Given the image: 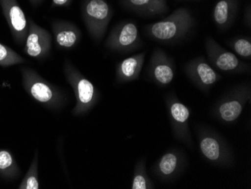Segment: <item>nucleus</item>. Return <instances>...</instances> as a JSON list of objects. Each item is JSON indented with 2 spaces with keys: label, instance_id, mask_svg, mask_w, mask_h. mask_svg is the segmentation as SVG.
Listing matches in <instances>:
<instances>
[{
  "label": "nucleus",
  "instance_id": "obj_1",
  "mask_svg": "<svg viewBox=\"0 0 251 189\" xmlns=\"http://www.w3.org/2000/svg\"><path fill=\"white\" fill-rule=\"evenodd\" d=\"M195 25V21L188 8L180 7L169 17L147 25V36L153 40L173 43L184 39Z\"/></svg>",
  "mask_w": 251,
  "mask_h": 189
},
{
  "label": "nucleus",
  "instance_id": "obj_16",
  "mask_svg": "<svg viewBox=\"0 0 251 189\" xmlns=\"http://www.w3.org/2000/svg\"><path fill=\"white\" fill-rule=\"evenodd\" d=\"M145 55V52H142L120 62L116 66L117 82L121 84L138 80L143 68Z\"/></svg>",
  "mask_w": 251,
  "mask_h": 189
},
{
  "label": "nucleus",
  "instance_id": "obj_3",
  "mask_svg": "<svg viewBox=\"0 0 251 189\" xmlns=\"http://www.w3.org/2000/svg\"><path fill=\"white\" fill-rule=\"evenodd\" d=\"M63 73L75 96L76 104L72 113L75 116L85 115L100 100L98 89L67 59L63 64Z\"/></svg>",
  "mask_w": 251,
  "mask_h": 189
},
{
  "label": "nucleus",
  "instance_id": "obj_9",
  "mask_svg": "<svg viewBox=\"0 0 251 189\" xmlns=\"http://www.w3.org/2000/svg\"><path fill=\"white\" fill-rule=\"evenodd\" d=\"M139 28L132 21H124L113 28L105 41V47L111 52L129 53L142 46Z\"/></svg>",
  "mask_w": 251,
  "mask_h": 189
},
{
  "label": "nucleus",
  "instance_id": "obj_6",
  "mask_svg": "<svg viewBox=\"0 0 251 189\" xmlns=\"http://www.w3.org/2000/svg\"><path fill=\"white\" fill-rule=\"evenodd\" d=\"M81 14L84 25L94 42L103 39L113 16V9L105 0H84Z\"/></svg>",
  "mask_w": 251,
  "mask_h": 189
},
{
  "label": "nucleus",
  "instance_id": "obj_23",
  "mask_svg": "<svg viewBox=\"0 0 251 189\" xmlns=\"http://www.w3.org/2000/svg\"><path fill=\"white\" fill-rule=\"evenodd\" d=\"M228 45L240 57L251 59V39L248 36H238L228 42Z\"/></svg>",
  "mask_w": 251,
  "mask_h": 189
},
{
  "label": "nucleus",
  "instance_id": "obj_15",
  "mask_svg": "<svg viewBox=\"0 0 251 189\" xmlns=\"http://www.w3.org/2000/svg\"><path fill=\"white\" fill-rule=\"evenodd\" d=\"M51 28L55 43L60 49L69 50L73 49L81 40V30L70 21H53Z\"/></svg>",
  "mask_w": 251,
  "mask_h": 189
},
{
  "label": "nucleus",
  "instance_id": "obj_13",
  "mask_svg": "<svg viewBox=\"0 0 251 189\" xmlns=\"http://www.w3.org/2000/svg\"><path fill=\"white\" fill-rule=\"evenodd\" d=\"M148 75L154 84L166 86L176 76L174 60L161 49H155L148 66Z\"/></svg>",
  "mask_w": 251,
  "mask_h": 189
},
{
  "label": "nucleus",
  "instance_id": "obj_2",
  "mask_svg": "<svg viewBox=\"0 0 251 189\" xmlns=\"http://www.w3.org/2000/svg\"><path fill=\"white\" fill-rule=\"evenodd\" d=\"M21 72L23 86L35 101L49 109L59 110L64 107L66 99L61 89L49 82L32 69L23 67Z\"/></svg>",
  "mask_w": 251,
  "mask_h": 189
},
{
  "label": "nucleus",
  "instance_id": "obj_22",
  "mask_svg": "<svg viewBox=\"0 0 251 189\" xmlns=\"http://www.w3.org/2000/svg\"><path fill=\"white\" fill-rule=\"evenodd\" d=\"M18 173V165L12 155L8 151L0 150V174L13 177Z\"/></svg>",
  "mask_w": 251,
  "mask_h": 189
},
{
  "label": "nucleus",
  "instance_id": "obj_5",
  "mask_svg": "<svg viewBox=\"0 0 251 189\" xmlns=\"http://www.w3.org/2000/svg\"><path fill=\"white\" fill-rule=\"evenodd\" d=\"M251 98V83L246 81L238 84L214 104L211 115L224 123H232L239 118Z\"/></svg>",
  "mask_w": 251,
  "mask_h": 189
},
{
  "label": "nucleus",
  "instance_id": "obj_8",
  "mask_svg": "<svg viewBox=\"0 0 251 189\" xmlns=\"http://www.w3.org/2000/svg\"><path fill=\"white\" fill-rule=\"evenodd\" d=\"M165 102L175 137L188 147H193V142L189 128L190 111L188 107L180 102L174 93L167 94Z\"/></svg>",
  "mask_w": 251,
  "mask_h": 189
},
{
  "label": "nucleus",
  "instance_id": "obj_20",
  "mask_svg": "<svg viewBox=\"0 0 251 189\" xmlns=\"http://www.w3.org/2000/svg\"><path fill=\"white\" fill-rule=\"evenodd\" d=\"M39 152L36 151L29 170L20 184L19 189H39Z\"/></svg>",
  "mask_w": 251,
  "mask_h": 189
},
{
  "label": "nucleus",
  "instance_id": "obj_12",
  "mask_svg": "<svg viewBox=\"0 0 251 189\" xmlns=\"http://www.w3.org/2000/svg\"><path fill=\"white\" fill-rule=\"evenodd\" d=\"M2 14L9 27L14 40L18 45L26 42L29 24L17 0H0Z\"/></svg>",
  "mask_w": 251,
  "mask_h": 189
},
{
  "label": "nucleus",
  "instance_id": "obj_17",
  "mask_svg": "<svg viewBox=\"0 0 251 189\" xmlns=\"http://www.w3.org/2000/svg\"><path fill=\"white\" fill-rule=\"evenodd\" d=\"M238 0H220L214 6L213 18L216 26L222 30L229 29L238 13Z\"/></svg>",
  "mask_w": 251,
  "mask_h": 189
},
{
  "label": "nucleus",
  "instance_id": "obj_18",
  "mask_svg": "<svg viewBox=\"0 0 251 189\" xmlns=\"http://www.w3.org/2000/svg\"><path fill=\"white\" fill-rule=\"evenodd\" d=\"M121 3L145 16H160L169 10L166 0H121Z\"/></svg>",
  "mask_w": 251,
  "mask_h": 189
},
{
  "label": "nucleus",
  "instance_id": "obj_10",
  "mask_svg": "<svg viewBox=\"0 0 251 189\" xmlns=\"http://www.w3.org/2000/svg\"><path fill=\"white\" fill-rule=\"evenodd\" d=\"M187 162V157L183 151L170 149L154 163L152 172L161 181H173L185 170Z\"/></svg>",
  "mask_w": 251,
  "mask_h": 189
},
{
  "label": "nucleus",
  "instance_id": "obj_7",
  "mask_svg": "<svg viewBox=\"0 0 251 189\" xmlns=\"http://www.w3.org/2000/svg\"><path fill=\"white\" fill-rule=\"evenodd\" d=\"M208 60L216 70L232 74H244L251 72V66L242 61L235 54L221 47L211 36L204 42Z\"/></svg>",
  "mask_w": 251,
  "mask_h": 189
},
{
  "label": "nucleus",
  "instance_id": "obj_25",
  "mask_svg": "<svg viewBox=\"0 0 251 189\" xmlns=\"http://www.w3.org/2000/svg\"><path fill=\"white\" fill-rule=\"evenodd\" d=\"M42 1H43V0H29L31 5L33 7H37L38 5L42 3Z\"/></svg>",
  "mask_w": 251,
  "mask_h": 189
},
{
  "label": "nucleus",
  "instance_id": "obj_19",
  "mask_svg": "<svg viewBox=\"0 0 251 189\" xmlns=\"http://www.w3.org/2000/svg\"><path fill=\"white\" fill-rule=\"evenodd\" d=\"M154 184L147 173L146 160L144 158L137 162L134 168L132 189H153Z\"/></svg>",
  "mask_w": 251,
  "mask_h": 189
},
{
  "label": "nucleus",
  "instance_id": "obj_21",
  "mask_svg": "<svg viewBox=\"0 0 251 189\" xmlns=\"http://www.w3.org/2000/svg\"><path fill=\"white\" fill-rule=\"evenodd\" d=\"M26 62L24 57L11 48L0 43V66L9 67L15 65L21 64Z\"/></svg>",
  "mask_w": 251,
  "mask_h": 189
},
{
  "label": "nucleus",
  "instance_id": "obj_14",
  "mask_svg": "<svg viewBox=\"0 0 251 189\" xmlns=\"http://www.w3.org/2000/svg\"><path fill=\"white\" fill-rule=\"evenodd\" d=\"M52 36L47 29L29 20L27 36L24 52L32 58L45 59L51 51Z\"/></svg>",
  "mask_w": 251,
  "mask_h": 189
},
{
  "label": "nucleus",
  "instance_id": "obj_11",
  "mask_svg": "<svg viewBox=\"0 0 251 189\" xmlns=\"http://www.w3.org/2000/svg\"><path fill=\"white\" fill-rule=\"evenodd\" d=\"M184 72L189 80L204 92H208L222 79V76L203 57H197L186 63Z\"/></svg>",
  "mask_w": 251,
  "mask_h": 189
},
{
  "label": "nucleus",
  "instance_id": "obj_4",
  "mask_svg": "<svg viewBox=\"0 0 251 189\" xmlns=\"http://www.w3.org/2000/svg\"><path fill=\"white\" fill-rule=\"evenodd\" d=\"M196 130L200 152L205 160L220 167L233 164L232 149L221 135L204 126H198Z\"/></svg>",
  "mask_w": 251,
  "mask_h": 189
},
{
  "label": "nucleus",
  "instance_id": "obj_24",
  "mask_svg": "<svg viewBox=\"0 0 251 189\" xmlns=\"http://www.w3.org/2000/svg\"><path fill=\"white\" fill-rule=\"evenodd\" d=\"M72 2H73V0H52L51 8L69 6Z\"/></svg>",
  "mask_w": 251,
  "mask_h": 189
}]
</instances>
